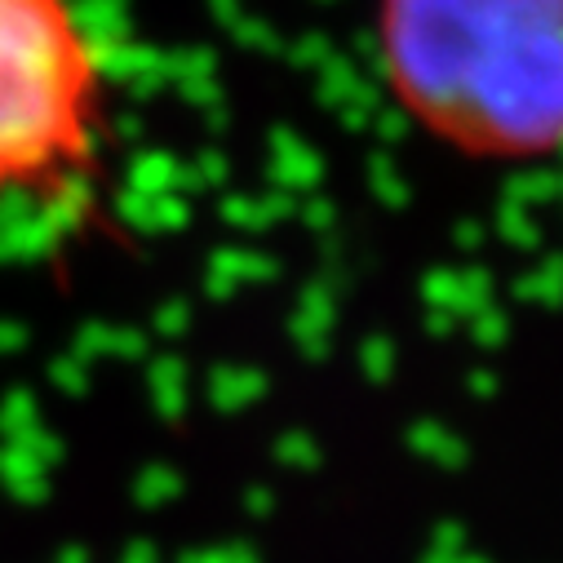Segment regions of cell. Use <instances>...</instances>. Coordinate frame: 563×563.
<instances>
[{
    "label": "cell",
    "instance_id": "1",
    "mask_svg": "<svg viewBox=\"0 0 563 563\" xmlns=\"http://www.w3.org/2000/svg\"><path fill=\"white\" fill-rule=\"evenodd\" d=\"M377 63L408 120L462 156L563 152V0H382Z\"/></svg>",
    "mask_w": 563,
    "mask_h": 563
},
{
    "label": "cell",
    "instance_id": "2",
    "mask_svg": "<svg viewBox=\"0 0 563 563\" xmlns=\"http://www.w3.org/2000/svg\"><path fill=\"white\" fill-rule=\"evenodd\" d=\"M102 115L107 67L76 0H0V205L80 178Z\"/></svg>",
    "mask_w": 563,
    "mask_h": 563
}]
</instances>
